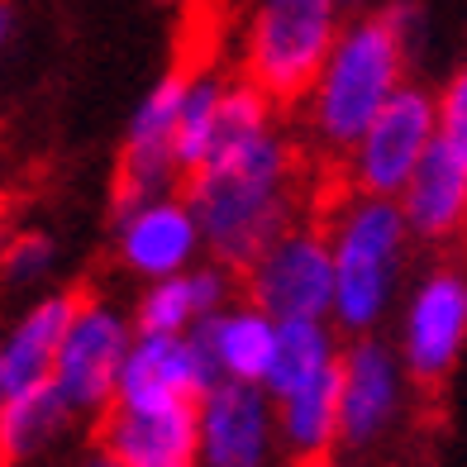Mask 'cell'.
Instances as JSON below:
<instances>
[{
	"instance_id": "16",
	"label": "cell",
	"mask_w": 467,
	"mask_h": 467,
	"mask_svg": "<svg viewBox=\"0 0 467 467\" xmlns=\"http://www.w3.org/2000/svg\"><path fill=\"white\" fill-rule=\"evenodd\" d=\"M196 344L205 348L220 381L267 387L272 363H277V344H282V320H272L263 306H253L248 296H239L234 306L210 315L196 329Z\"/></svg>"
},
{
	"instance_id": "14",
	"label": "cell",
	"mask_w": 467,
	"mask_h": 467,
	"mask_svg": "<svg viewBox=\"0 0 467 467\" xmlns=\"http://www.w3.org/2000/svg\"><path fill=\"white\" fill-rule=\"evenodd\" d=\"M96 443L119 467H196L201 415L196 406H110L96 420Z\"/></svg>"
},
{
	"instance_id": "12",
	"label": "cell",
	"mask_w": 467,
	"mask_h": 467,
	"mask_svg": "<svg viewBox=\"0 0 467 467\" xmlns=\"http://www.w3.org/2000/svg\"><path fill=\"white\" fill-rule=\"evenodd\" d=\"M201 462L196 467H277V400L267 387L248 381H215L201 396Z\"/></svg>"
},
{
	"instance_id": "21",
	"label": "cell",
	"mask_w": 467,
	"mask_h": 467,
	"mask_svg": "<svg viewBox=\"0 0 467 467\" xmlns=\"http://www.w3.org/2000/svg\"><path fill=\"white\" fill-rule=\"evenodd\" d=\"M344 344L348 338L338 334L334 320H286L282 344H277V363H272V377H267V396L277 400V396L306 387V381H315V377L338 372Z\"/></svg>"
},
{
	"instance_id": "25",
	"label": "cell",
	"mask_w": 467,
	"mask_h": 467,
	"mask_svg": "<svg viewBox=\"0 0 467 467\" xmlns=\"http://www.w3.org/2000/svg\"><path fill=\"white\" fill-rule=\"evenodd\" d=\"M67 467H119V462H115L110 453H105L100 443H91V449H81V453H77V458H72Z\"/></svg>"
},
{
	"instance_id": "13",
	"label": "cell",
	"mask_w": 467,
	"mask_h": 467,
	"mask_svg": "<svg viewBox=\"0 0 467 467\" xmlns=\"http://www.w3.org/2000/svg\"><path fill=\"white\" fill-rule=\"evenodd\" d=\"M215 381L196 334H134L115 406H201Z\"/></svg>"
},
{
	"instance_id": "18",
	"label": "cell",
	"mask_w": 467,
	"mask_h": 467,
	"mask_svg": "<svg viewBox=\"0 0 467 467\" xmlns=\"http://www.w3.org/2000/svg\"><path fill=\"white\" fill-rule=\"evenodd\" d=\"M277 434H282V458L291 467H315L329 462L344 449V400H338V372H325L277 396Z\"/></svg>"
},
{
	"instance_id": "26",
	"label": "cell",
	"mask_w": 467,
	"mask_h": 467,
	"mask_svg": "<svg viewBox=\"0 0 467 467\" xmlns=\"http://www.w3.org/2000/svg\"><path fill=\"white\" fill-rule=\"evenodd\" d=\"M315 467H348V462H338V458H329V462H315Z\"/></svg>"
},
{
	"instance_id": "9",
	"label": "cell",
	"mask_w": 467,
	"mask_h": 467,
	"mask_svg": "<svg viewBox=\"0 0 467 467\" xmlns=\"http://www.w3.org/2000/svg\"><path fill=\"white\" fill-rule=\"evenodd\" d=\"M186 81H191V72H167L134 105L130 124H124L119 162H115V210L153 201V196H172L177 182H186L177 167V130H182Z\"/></svg>"
},
{
	"instance_id": "5",
	"label": "cell",
	"mask_w": 467,
	"mask_h": 467,
	"mask_svg": "<svg viewBox=\"0 0 467 467\" xmlns=\"http://www.w3.org/2000/svg\"><path fill=\"white\" fill-rule=\"evenodd\" d=\"M134 334H139L134 315L119 310L115 301H105V296H81L77 301V315L53 368V391L67 400L77 420H100L115 406Z\"/></svg>"
},
{
	"instance_id": "22",
	"label": "cell",
	"mask_w": 467,
	"mask_h": 467,
	"mask_svg": "<svg viewBox=\"0 0 467 467\" xmlns=\"http://www.w3.org/2000/svg\"><path fill=\"white\" fill-rule=\"evenodd\" d=\"M229 81L234 77H224L220 67H191L186 105H182V130H177V167H182V177H191L210 158V143H215V130H220V110H224Z\"/></svg>"
},
{
	"instance_id": "10",
	"label": "cell",
	"mask_w": 467,
	"mask_h": 467,
	"mask_svg": "<svg viewBox=\"0 0 467 467\" xmlns=\"http://www.w3.org/2000/svg\"><path fill=\"white\" fill-rule=\"evenodd\" d=\"M415 377L400 363L396 344L381 334L348 338L338 363V400H344V449H377L387 443L410 410Z\"/></svg>"
},
{
	"instance_id": "17",
	"label": "cell",
	"mask_w": 467,
	"mask_h": 467,
	"mask_svg": "<svg viewBox=\"0 0 467 467\" xmlns=\"http://www.w3.org/2000/svg\"><path fill=\"white\" fill-rule=\"evenodd\" d=\"M239 272H229L220 263H196L191 272H177L167 282H153L139 291L134 301V325L139 334H196L210 315H220L224 306H234V282Z\"/></svg>"
},
{
	"instance_id": "6",
	"label": "cell",
	"mask_w": 467,
	"mask_h": 467,
	"mask_svg": "<svg viewBox=\"0 0 467 467\" xmlns=\"http://www.w3.org/2000/svg\"><path fill=\"white\" fill-rule=\"evenodd\" d=\"M467 348V272L458 263H430L406 286L396 315V353L415 387H443Z\"/></svg>"
},
{
	"instance_id": "4",
	"label": "cell",
	"mask_w": 467,
	"mask_h": 467,
	"mask_svg": "<svg viewBox=\"0 0 467 467\" xmlns=\"http://www.w3.org/2000/svg\"><path fill=\"white\" fill-rule=\"evenodd\" d=\"M348 0H248L239 38V77L272 105H306L334 44L348 29Z\"/></svg>"
},
{
	"instance_id": "8",
	"label": "cell",
	"mask_w": 467,
	"mask_h": 467,
	"mask_svg": "<svg viewBox=\"0 0 467 467\" xmlns=\"http://www.w3.org/2000/svg\"><path fill=\"white\" fill-rule=\"evenodd\" d=\"M244 296L272 320H334V248L320 220L286 229L244 272Z\"/></svg>"
},
{
	"instance_id": "20",
	"label": "cell",
	"mask_w": 467,
	"mask_h": 467,
	"mask_svg": "<svg viewBox=\"0 0 467 467\" xmlns=\"http://www.w3.org/2000/svg\"><path fill=\"white\" fill-rule=\"evenodd\" d=\"M77 415L53 387L29 391L19 400H0V458L5 467H38L67 443Z\"/></svg>"
},
{
	"instance_id": "23",
	"label": "cell",
	"mask_w": 467,
	"mask_h": 467,
	"mask_svg": "<svg viewBox=\"0 0 467 467\" xmlns=\"http://www.w3.org/2000/svg\"><path fill=\"white\" fill-rule=\"evenodd\" d=\"M53 267H57V244L44 229H25L5 244V282L10 286H19V291L44 286L53 277Z\"/></svg>"
},
{
	"instance_id": "3",
	"label": "cell",
	"mask_w": 467,
	"mask_h": 467,
	"mask_svg": "<svg viewBox=\"0 0 467 467\" xmlns=\"http://www.w3.org/2000/svg\"><path fill=\"white\" fill-rule=\"evenodd\" d=\"M325 229L334 248V325L344 338H368L406 301L410 220L400 201L344 191Z\"/></svg>"
},
{
	"instance_id": "11",
	"label": "cell",
	"mask_w": 467,
	"mask_h": 467,
	"mask_svg": "<svg viewBox=\"0 0 467 467\" xmlns=\"http://www.w3.org/2000/svg\"><path fill=\"white\" fill-rule=\"evenodd\" d=\"M201 253H205V234L186 191L115 210V263L143 286L191 272L201 263Z\"/></svg>"
},
{
	"instance_id": "19",
	"label": "cell",
	"mask_w": 467,
	"mask_h": 467,
	"mask_svg": "<svg viewBox=\"0 0 467 467\" xmlns=\"http://www.w3.org/2000/svg\"><path fill=\"white\" fill-rule=\"evenodd\" d=\"M415 244H453L467 229V162L449 143H434L415 182L400 196Z\"/></svg>"
},
{
	"instance_id": "15",
	"label": "cell",
	"mask_w": 467,
	"mask_h": 467,
	"mask_svg": "<svg viewBox=\"0 0 467 467\" xmlns=\"http://www.w3.org/2000/svg\"><path fill=\"white\" fill-rule=\"evenodd\" d=\"M77 301L81 291H44L15 315V325L0 338V400H19L29 391L53 387V368Z\"/></svg>"
},
{
	"instance_id": "2",
	"label": "cell",
	"mask_w": 467,
	"mask_h": 467,
	"mask_svg": "<svg viewBox=\"0 0 467 467\" xmlns=\"http://www.w3.org/2000/svg\"><path fill=\"white\" fill-rule=\"evenodd\" d=\"M424 38L420 5H387L353 15L344 38L334 44L320 81L310 87L301 119L320 153L344 162L377 115L410 87V57Z\"/></svg>"
},
{
	"instance_id": "7",
	"label": "cell",
	"mask_w": 467,
	"mask_h": 467,
	"mask_svg": "<svg viewBox=\"0 0 467 467\" xmlns=\"http://www.w3.org/2000/svg\"><path fill=\"white\" fill-rule=\"evenodd\" d=\"M434 143H439V91H424L410 81L344 158V182L358 196L400 201Z\"/></svg>"
},
{
	"instance_id": "1",
	"label": "cell",
	"mask_w": 467,
	"mask_h": 467,
	"mask_svg": "<svg viewBox=\"0 0 467 467\" xmlns=\"http://www.w3.org/2000/svg\"><path fill=\"white\" fill-rule=\"evenodd\" d=\"M205 234V258L244 272L301 224V148L277 124V105L244 77L229 81L210 158L182 182Z\"/></svg>"
},
{
	"instance_id": "24",
	"label": "cell",
	"mask_w": 467,
	"mask_h": 467,
	"mask_svg": "<svg viewBox=\"0 0 467 467\" xmlns=\"http://www.w3.org/2000/svg\"><path fill=\"white\" fill-rule=\"evenodd\" d=\"M439 143L467 162V62L439 87Z\"/></svg>"
}]
</instances>
